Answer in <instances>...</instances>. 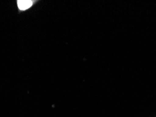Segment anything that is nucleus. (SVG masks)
Returning a JSON list of instances; mask_svg holds the SVG:
<instances>
[{
  "label": "nucleus",
  "instance_id": "nucleus-1",
  "mask_svg": "<svg viewBox=\"0 0 156 117\" xmlns=\"http://www.w3.org/2000/svg\"><path fill=\"white\" fill-rule=\"evenodd\" d=\"M18 4V6L19 9L22 11L26 10V9H29L30 7H31L33 4V1H30V0H18L17 2Z\"/></svg>",
  "mask_w": 156,
  "mask_h": 117
}]
</instances>
